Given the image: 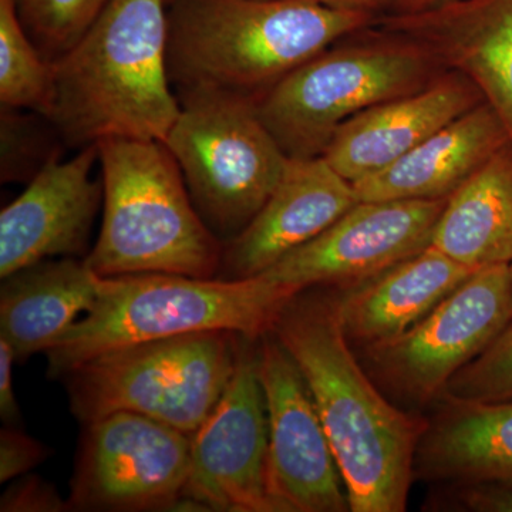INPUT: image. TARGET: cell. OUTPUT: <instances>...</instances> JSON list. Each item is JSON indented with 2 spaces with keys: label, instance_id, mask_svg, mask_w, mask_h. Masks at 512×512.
I'll return each instance as SVG.
<instances>
[{
  "label": "cell",
  "instance_id": "7402d4cb",
  "mask_svg": "<svg viewBox=\"0 0 512 512\" xmlns=\"http://www.w3.org/2000/svg\"><path fill=\"white\" fill-rule=\"evenodd\" d=\"M430 245L476 271L511 264V143L448 197Z\"/></svg>",
  "mask_w": 512,
  "mask_h": 512
},
{
  "label": "cell",
  "instance_id": "7c38bea8",
  "mask_svg": "<svg viewBox=\"0 0 512 512\" xmlns=\"http://www.w3.org/2000/svg\"><path fill=\"white\" fill-rule=\"evenodd\" d=\"M258 372L269 427V478L278 512L350 511L311 390L274 333L261 338Z\"/></svg>",
  "mask_w": 512,
  "mask_h": 512
},
{
  "label": "cell",
  "instance_id": "d6a6232c",
  "mask_svg": "<svg viewBox=\"0 0 512 512\" xmlns=\"http://www.w3.org/2000/svg\"><path fill=\"white\" fill-rule=\"evenodd\" d=\"M508 269H510V282H511V291H512V262L508 265Z\"/></svg>",
  "mask_w": 512,
  "mask_h": 512
},
{
  "label": "cell",
  "instance_id": "f1b7e54d",
  "mask_svg": "<svg viewBox=\"0 0 512 512\" xmlns=\"http://www.w3.org/2000/svg\"><path fill=\"white\" fill-rule=\"evenodd\" d=\"M457 505L474 512H512V484L481 483L458 485Z\"/></svg>",
  "mask_w": 512,
  "mask_h": 512
},
{
  "label": "cell",
  "instance_id": "484cf974",
  "mask_svg": "<svg viewBox=\"0 0 512 512\" xmlns=\"http://www.w3.org/2000/svg\"><path fill=\"white\" fill-rule=\"evenodd\" d=\"M441 396L466 402L512 400V322L476 359L451 377Z\"/></svg>",
  "mask_w": 512,
  "mask_h": 512
},
{
  "label": "cell",
  "instance_id": "4dcf8cb0",
  "mask_svg": "<svg viewBox=\"0 0 512 512\" xmlns=\"http://www.w3.org/2000/svg\"><path fill=\"white\" fill-rule=\"evenodd\" d=\"M308 2L318 3V5L326 6V8L355 10V12L376 15V12L396 5L397 0H308Z\"/></svg>",
  "mask_w": 512,
  "mask_h": 512
},
{
  "label": "cell",
  "instance_id": "ba28073f",
  "mask_svg": "<svg viewBox=\"0 0 512 512\" xmlns=\"http://www.w3.org/2000/svg\"><path fill=\"white\" fill-rule=\"evenodd\" d=\"M429 53L407 40L325 50L256 101L259 117L289 158L322 157L338 128L383 101L433 82Z\"/></svg>",
  "mask_w": 512,
  "mask_h": 512
},
{
  "label": "cell",
  "instance_id": "8fae6325",
  "mask_svg": "<svg viewBox=\"0 0 512 512\" xmlns=\"http://www.w3.org/2000/svg\"><path fill=\"white\" fill-rule=\"evenodd\" d=\"M255 340L241 336L224 394L194 434L184 507L278 512L269 478V427Z\"/></svg>",
  "mask_w": 512,
  "mask_h": 512
},
{
  "label": "cell",
  "instance_id": "3957f363",
  "mask_svg": "<svg viewBox=\"0 0 512 512\" xmlns=\"http://www.w3.org/2000/svg\"><path fill=\"white\" fill-rule=\"evenodd\" d=\"M168 0H110L79 42L52 62L49 120L64 144L165 141L181 103L168 73Z\"/></svg>",
  "mask_w": 512,
  "mask_h": 512
},
{
  "label": "cell",
  "instance_id": "5b68a950",
  "mask_svg": "<svg viewBox=\"0 0 512 512\" xmlns=\"http://www.w3.org/2000/svg\"><path fill=\"white\" fill-rule=\"evenodd\" d=\"M97 147L103 221L84 258L90 268L100 276H218L224 244L198 214L163 141L107 138Z\"/></svg>",
  "mask_w": 512,
  "mask_h": 512
},
{
  "label": "cell",
  "instance_id": "52a82bcc",
  "mask_svg": "<svg viewBox=\"0 0 512 512\" xmlns=\"http://www.w3.org/2000/svg\"><path fill=\"white\" fill-rule=\"evenodd\" d=\"M180 103L164 144L180 165L198 214L225 245L264 207L289 157L255 101L191 94Z\"/></svg>",
  "mask_w": 512,
  "mask_h": 512
},
{
  "label": "cell",
  "instance_id": "e0dca14e",
  "mask_svg": "<svg viewBox=\"0 0 512 512\" xmlns=\"http://www.w3.org/2000/svg\"><path fill=\"white\" fill-rule=\"evenodd\" d=\"M483 101L463 74L436 77L417 92L383 101L346 121L322 157L355 184L386 170Z\"/></svg>",
  "mask_w": 512,
  "mask_h": 512
},
{
  "label": "cell",
  "instance_id": "44dd1931",
  "mask_svg": "<svg viewBox=\"0 0 512 512\" xmlns=\"http://www.w3.org/2000/svg\"><path fill=\"white\" fill-rule=\"evenodd\" d=\"M99 278L86 259L56 258L2 279L0 338L25 360L47 352L93 308Z\"/></svg>",
  "mask_w": 512,
  "mask_h": 512
},
{
  "label": "cell",
  "instance_id": "277c9868",
  "mask_svg": "<svg viewBox=\"0 0 512 512\" xmlns=\"http://www.w3.org/2000/svg\"><path fill=\"white\" fill-rule=\"evenodd\" d=\"M302 292L262 275L244 279L175 274L100 276L93 308L46 352L49 375L63 377L93 357L190 333H238L258 340Z\"/></svg>",
  "mask_w": 512,
  "mask_h": 512
},
{
  "label": "cell",
  "instance_id": "30bf717a",
  "mask_svg": "<svg viewBox=\"0 0 512 512\" xmlns=\"http://www.w3.org/2000/svg\"><path fill=\"white\" fill-rule=\"evenodd\" d=\"M191 436L147 416L107 414L86 424L70 510L154 511L184 507Z\"/></svg>",
  "mask_w": 512,
  "mask_h": 512
},
{
  "label": "cell",
  "instance_id": "9c48e42d",
  "mask_svg": "<svg viewBox=\"0 0 512 512\" xmlns=\"http://www.w3.org/2000/svg\"><path fill=\"white\" fill-rule=\"evenodd\" d=\"M511 322L510 269L488 266L402 335L366 345L367 362L400 396L430 403Z\"/></svg>",
  "mask_w": 512,
  "mask_h": 512
},
{
  "label": "cell",
  "instance_id": "8992f818",
  "mask_svg": "<svg viewBox=\"0 0 512 512\" xmlns=\"http://www.w3.org/2000/svg\"><path fill=\"white\" fill-rule=\"evenodd\" d=\"M238 333H190L127 346L87 360L63 376L82 423L130 412L194 434L227 389Z\"/></svg>",
  "mask_w": 512,
  "mask_h": 512
},
{
  "label": "cell",
  "instance_id": "83f0119b",
  "mask_svg": "<svg viewBox=\"0 0 512 512\" xmlns=\"http://www.w3.org/2000/svg\"><path fill=\"white\" fill-rule=\"evenodd\" d=\"M0 510L3 512H60L70 510L69 501H63L52 485L36 477L18 481L3 494Z\"/></svg>",
  "mask_w": 512,
  "mask_h": 512
},
{
  "label": "cell",
  "instance_id": "d6986e66",
  "mask_svg": "<svg viewBox=\"0 0 512 512\" xmlns=\"http://www.w3.org/2000/svg\"><path fill=\"white\" fill-rule=\"evenodd\" d=\"M474 272L429 245L333 299L346 336L366 346L402 335Z\"/></svg>",
  "mask_w": 512,
  "mask_h": 512
},
{
  "label": "cell",
  "instance_id": "4fadbf2b",
  "mask_svg": "<svg viewBox=\"0 0 512 512\" xmlns=\"http://www.w3.org/2000/svg\"><path fill=\"white\" fill-rule=\"evenodd\" d=\"M447 200L359 201L261 275L301 291L359 284L429 247Z\"/></svg>",
  "mask_w": 512,
  "mask_h": 512
},
{
  "label": "cell",
  "instance_id": "7a4b0ae2",
  "mask_svg": "<svg viewBox=\"0 0 512 512\" xmlns=\"http://www.w3.org/2000/svg\"><path fill=\"white\" fill-rule=\"evenodd\" d=\"M168 73L178 99L220 94L258 101L342 37L375 23L372 13L308 0H173Z\"/></svg>",
  "mask_w": 512,
  "mask_h": 512
},
{
  "label": "cell",
  "instance_id": "ffe728a7",
  "mask_svg": "<svg viewBox=\"0 0 512 512\" xmlns=\"http://www.w3.org/2000/svg\"><path fill=\"white\" fill-rule=\"evenodd\" d=\"M414 458V477L457 485L512 484V400L466 402L441 396Z\"/></svg>",
  "mask_w": 512,
  "mask_h": 512
},
{
  "label": "cell",
  "instance_id": "f546056e",
  "mask_svg": "<svg viewBox=\"0 0 512 512\" xmlns=\"http://www.w3.org/2000/svg\"><path fill=\"white\" fill-rule=\"evenodd\" d=\"M15 350L5 338H0V416L8 426H15L20 419L19 404L13 390L12 369Z\"/></svg>",
  "mask_w": 512,
  "mask_h": 512
},
{
  "label": "cell",
  "instance_id": "9a60e30c",
  "mask_svg": "<svg viewBox=\"0 0 512 512\" xmlns=\"http://www.w3.org/2000/svg\"><path fill=\"white\" fill-rule=\"evenodd\" d=\"M377 23L467 77L503 121L512 146V0H448Z\"/></svg>",
  "mask_w": 512,
  "mask_h": 512
},
{
  "label": "cell",
  "instance_id": "ac0fdd59",
  "mask_svg": "<svg viewBox=\"0 0 512 512\" xmlns=\"http://www.w3.org/2000/svg\"><path fill=\"white\" fill-rule=\"evenodd\" d=\"M508 143L503 121L483 101L386 170L353 184L357 201L448 198Z\"/></svg>",
  "mask_w": 512,
  "mask_h": 512
},
{
  "label": "cell",
  "instance_id": "603a6c76",
  "mask_svg": "<svg viewBox=\"0 0 512 512\" xmlns=\"http://www.w3.org/2000/svg\"><path fill=\"white\" fill-rule=\"evenodd\" d=\"M55 101L53 64L19 18L16 0H0V103L49 119Z\"/></svg>",
  "mask_w": 512,
  "mask_h": 512
},
{
  "label": "cell",
  "instance_id": "2e32d148",
  "mask_svg": "<svg viewBox=\"0 0 512 512\" xmlns=\"http://www.w3.org/2000/svg\"><path fill=\"white\" fill-rule=\"evenodd\" d=\"M355 188L323 157L289 158L264 207L224 245L218 278L264 274L357 204Z\"/></svg>",
  "mask_w": 512,
  "mask_h": 512
},
{
  "label": "cell",
  "instance_id": "1f68e13d",
  "mask_svg": "<svg viewBox=\"0 0 512 512\" xmlns=\"http://www.w3.org/2000/svg\"><path fill=\"white\" fill-rule=\"evenodd\" d=\"M440 0H397L399 5H402L403 10H420L429 8L431 5H436Z\"/></svg>",
  "mask_w": 512,
  "mask_h": 512
},
{
  "label": "cell",
  "instance_id": "836d02e7",
  "mask_svg": "<svg viewBox=\"0 0 512 512\" xmlns=\"http://www.w3.org/2000/svg\"><path fill=\"white\" fill-rule=\"evenodd\" d=\"M168 2H170V3H171V2H173V0H168Z\"/></svg>",
  "mask_w": 512,
  "mask_h": 512
},
{
  "label": "cell",
  "instance_id": "6da1fadb",
  "mask_svg": "<svg viewBox=\"0 0 512 512\" xmlns=\"http://www.w3.org/2000/svg\"><path fill=\"white\" fill-rule=\"evenodd\" d=\"M305 291L286 303L272 333L311 390L350 511H406L429 420L397 409L379 392L349 348L335 299Z\"/></svg>",
  "mask_w": 512,
  "mask_h": 512
},
{
  "label": "cell",
  "instance_id": "5bb4252c",
  "mask_svg": "<svg viewBox=\"0 0 512 512\" xmlns=\"http://www.w3.org/2000/svg\"><path fill=\"white\" fill-rule=\"evenodd\" d=\"M97 144L62 161L53 158L26 190L0 214V278L56 258L86 252L97 212L103 207V177L94 178Z\"/></svg>",
  "mask_w": 512,
  "mask_h": 512
},
{
  "label": "cell",
  "instance_id": "cb8c5ba5",
  "mask_svg": "<svg viewBox=\"0 0 512 512\" xmlns=\"http://www.w3.org/2000/svg\"><path fill=\"white\" fill-rule=\"evenodd\" d=\"M110 0H16L19 18L46 60L55 62L96 22Z\"/></svg>",
  "mask_w": 512,
  "mask_h": 512
},
{
  "label": "cell",
  "instance_id": "4316f807",
  "mask_svg": "<svg viewBox=\"0 0 512 512\" xmlns=\"http://www.w3.org/2000/svg\"><path fill=\"white\" fill-rule=\"evenodd\" d=\"M49 448L13 426L0 431V481L29 473L49 456Z\"/></svg>",
  "mask_w": 512,
  "mask_h": 512
},
{
  "label": "cell",
  "instance_id": "d4e9b609",
  "mask_svg": "<svg viewBox=\"0 0 512 512\" xmlns=\"http://www.w3.org/2000/svg\"><path fill=\"white\" fill-rule=\"evenodd\" d=\"M23 111L2 107V183L33 180L45 165L60 156L55 140L60 136L52 121L35 111Z\"/></svg>",
  "mask_w": 512,
  "mask_h": 512
}]
</instances>
